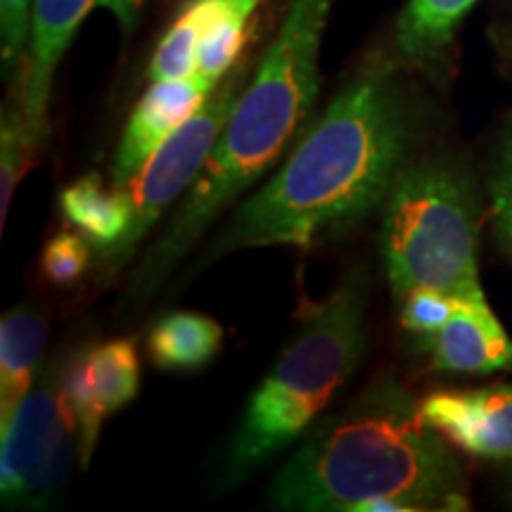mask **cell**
Segmentation results:
<instances>
[{
    "mask_svg": "<svg viewBox=\"0 0 512 512\" xmlns=\"http://www.w3.org/2000/svg\"><path fill=\"white\" fill-rule=\"evenodd\" d=\"M418 114L396 67L370 55L339 88L290 155L233 211L202 254L211 261L249 247H316L366 221L408 169Z\"/></svg>",
    "mask_w": 512,
    "mask_h": 512,
    "instance_id": "cell-1",
    "label": "cell"
},
{
    "mask_svg": "<svg viewBox=\"0 0 512 512\" xmlns=\"http://www.w3.org/2000/svg\"><path fill=\"white\" fill-rule=\"evenodd\" d=\"M411 394L382 373L311 427L273 479L278 510L363 512L377 501L463 510V472Z\"/></svg>",
    "mask_w": 512,
    "mask_h": 512,
    "instance_id": "cell-2",
    "label": "cell"
},
{
    "mask_svg": "<svg viewBox=\"0 0 512 512\" xmlns=\"http://www.w3.org/2000/svg\"><path fill=\"white\" fill-rule=\"evenodd\" d=\"M335 0H290L278 36L247 81L214 150L174 219L128 283L126 299L145 304L211 223L259 183L304 126L320 91V46Z\"/></svg>",
    "mask_w": 512,
    "mask_h": 512,
    "instance_id": "cell-3",
    "label": "cell"
},
{
    "mask_svg": "<svg viewBox=\"0 0 512 512\" xmlns=\"http://www.w3.org/2000/svg\"><path fill=\"white\" fill-rule=\"evenodd\" d=\"M368 280L349 273L313 304L259 387L230 439L226 482L240 484L311 430L356 375L368 347Z\"/></svg>",
    "mask_w": 512,
    "mask_h": 512,
    "instance_id": "cell-4",
    "label": "cell"
},
{
    "mask_svg": "<svg viewBox=\"0 0 512 512\" xmlns=\"http://www.w3.org/2000/svg\"><path fill=\"white\" fill-rule=\"evenodd\" d=\"M380 249L396 299L420 287L486 299L475 192L458 166L432 159L403 171L384 202Z\"/></svg>",
    "mask_w": 512,
    "mask_h": 512,
    "instance_id": "cell-5",
    "label": "cell"
},
{
    "mask_svg": "<svg viewBox=\"0 0 512 512\" xmlns=\"http://www.w3.org/2000/svg\"><path fill=\"white\" fill-rule=\"evenodd\" d=\"M67 358H55L0 432V496L5 508H41L64 484L79 448V427L64 392Z\"/></svg>",
    "mask_w": 512,
    "mask_h": 512,
    "instance_id": "cell-6",
    "label": "cell"
},
{
    "mask_svg": "<svg viewBox=\"0 0 512 512\" xmlns=\"http://www.w3.org/2000/svg\"><path fill=\"white\" fill-rule=\"evenodd\" d=\"M249 69L240 64L233 69L219 88H214L207 102L197 110L166 143L155 152L140 174L128 185V195L133 202L131 228L112 252L100 254L102 268L107 275H114L131 259L133 252L152 226L162 219L166 209L174 204L207 164V159L219 140L223 126L238 105L242 91L247 86Z\"/></svg>",
    "mask_w": 512,
    "mask_h": 512,
    "instance_id": "cell-7",
    "label": "cell"
},
{
    "mask_svg": "<svg viewBox=\"0 0 512 512\" xmlns=\"http://www.w3.org/2000/svg\"><path fill=\"white\" fill-rule=\"evenodd\" d=\"M214 88V83L200 74L176 81H152L124 128L112 164V185L128 188L159 147L207 102Z\"/></svg>",
    "mask_w": 512,
    "mask_h": 512,
    "instance_id": "cell-8",
    "label": "cell"
},
{
    "mask_svg": "<svg viewBox=\"0 0 512 512\" xmlns=\"http://www.w3.org/2000/svg\"><path fill=\"white\" fill-rule=\"evenodd\" d=\"M93 8H98V0H34L17 105L38 147L48 136V105L57 64Z\"/></svg>",
    "mask_w": 512,
    "mask_h": 512,
    "instance_id": "cell-9",
    "label": "cell"
},
{
    "mask_svg": "<svg viewBox=\"0 0 512 512\" xmlns=\"http://www.w3.org/2000/svg\"><path fill=\"white\" fill-rule=\"evenodd\" d=\"M420 413L460 451L479 458H512V384L430 394L420 401Z\"/></svg>",
    "mask_w": 512,
    "mask_h": 512,
    "instance_id": "cell-10",
    "label": "cell"
},
{
    "mask_svg": "<svg viewBox=\"0 0 512 512\" xmlns=\"http://www.w3.org/2000/svg\"><path fill=\"white\" fill-rule=\"evenodd\" d=\"M425 337L432 366L441 373L489 375L512 368V339L486 299H460L444 328Z\"/></svg>",
    "mask_w": 512,
    "mask_h": 512,
    "instance_id": "cell-11",
    "label": "cell"
},
{
    "mask_svg": "<svg viewBox=\"0 0 512 512\" xmlns=\"http://www.w3.org/2000/svg\"><path fill=\"white\" fill-rule=\"evenodd\" d=\"M48 342V316L36 302H22L0 320V432L10 425L34 387Z\"/></svg>",
    "mask_w": 512,
    "mask_h": 512,
    "instance_id": "cell-12",
    "label": "cell"
},
{
    "mask_svg": "<svg viewBox=\"0 0 512 512\" xmlns=\"http://www.w3.org/2000/svg\"><path fill=\"white\" fill-rule=\"evenodd\" d=\"M60 209L72 226L100 254L112 252L131 228L133 202L126 188H107L98 174H88L62 190Z\"/></svg>",
    "mask_w": 512,
    "mask_h": 512,
    "instance_id": "cell-13",
    "label": "cell"
},
{
    "mask_svg": "<svg viewBox=\"0 0 512 512\" xmlns=\"http://www.w3.org/2000/svg\"><path fill=\"white\" fill-rule=\"evenodd\" d=\"M223 328L214 318L192 311L166 313L147 335V354L166 373H195L221 351Z\"/></svg>",
    "mask_w": 512,
    "mask_h": 512,
    "instance_id": "cell-14",
    "label": "cell"
},
{
    "mask_svg": "<svg viewBox=\"0 0 512 512\" xmlns=\"http://www.w3.org/2000/svg\"><path fill=\"white\" fill-rule=\"evenodd\" d=\"M264 0H204L207 5V22L197 43L195 74L209 83L226 79L238 60L249 19Z\"/></svg>",
    "mask_w": 512,
    "mask_h": 512,
    "instance_id": "cell-15",
    "label": "cell"
},
{
    "mask_svg": "<svg viewBox=\"0 0 512 512\" xmlns=\"http://www.w3.org/2000/svg\"><path fill=\"white\" fill-rule=\"evenodd\" d=\"M477 0H408L396 27V46L408 60L430 62L451 46L453 34Z\"/></svg>",
    "mask_w": 512,
    "mask_h": 512,
    "instance_id": "cell-16",
    "label": "cell"
},
{
    "mask_svg": "<svg viewBox=\"0 0 512 512\" xmlns=\"http://www.w3.org/2000/svg\"><path fill=\"white\" fill-rule=\"evenodd\" d=\"M86 370L95 406L110 418L128 406L140 389V358L133 337H119L86 349Z\"/></svg>",
    "mask_w": 512,
    "mask_h": 512,
    "instance_id": "cell-17",
    "label": "cell"
},
{
    "mask_svg": "<svg viewBox=\"0 0 512 512\" xmlns=\"http://www.w3.org/2000/svg\"><path fill=\"white\" fill-rule=\"evenodd\" d=\"M204 22H207L204 0H188L152 55L150 69H147L150 81H176L195 74L197 43H200Z\"/></svg>",
    "mask_w": 512,
    "mask_h": 512,
    "instance_id": "cell-18",
    "label": "cell"
},
{
    "mask_svg": "<svg viewBox=\"0 0 512 512\" xmlns=\"http://www.w3.org/2000/svg\"><path fill=\"white\" fill-rule=\"evenodd\" d=\"M36 150L38 143L31 136L19 105L5 110L0 126V226H5L12 195Z\"/></svg>",
    "mask_w": 512,
    "mask_h": 512,
    "instance_id": "cell-19",
    "label": "cell"
},
{
    "mask_svg": "<svg viewBox=\"0 0 512 512\" xmlns=\"http://www.w3.org/2000/svg\"><path fill=\"white\" fill-rule=\"evenodd\" d=\"M489 197L496 240L512 261V121L505 126L501 143L496 147L494 166L489 174Z\"/></svg>",
    "mask_w": 512,
    "mask_h": 512,
    "instance_id": "cell-20",
    "label": "cell"
},
{
    "mask_svg": "<svg viewBox=\"0 0 512 512\" xmlns=\"http://www.w3.org/2000/svg\"><path fill=\"white\" fill-rule=\"evenodd\" d=\"M88 266H91L88 242L69 230L55 233L41 252V273L55 287L76 285L88 271Z\"/></svg>",
    "mask_w": 512,
    "mask_h": 512,
    "instance_id": "cell-21",
    "label": "cell"
},
{
    "mask_svg": "<svg viewBox=\"0 0 512 512\" xmlns=\"http://www.w3.org/2000/svg\"><path fill=\"white\" fill-rule=\"evenodd\" d=\"M460 299L463 297H453V294L430 290V287L411 290L399 299L401 325L406 330L418 332V335H434L453 318Z\"/></svg>",
    "mask_w": 512,
    "mask_h": 512,
    "instance_id": "cell-22",
    "label": "cell"
},
{
    "mask_svg": "<svg viewBox=\"0 0 512 512\" xmlns=\"http://www.w3.org/2000/svg\"><path fill=\"white\" fill-rule=\"evenodd\" d=\"M31 8L34 0H0V55L5 79H15L27 55Z\"/></svg>",
    "mask_w": 512,
    "mask_h": 512,
    "instance_id": "cell-23",
    "label": "cell"
},
{
    "mask_svg": "<svg viewBox=\"0 0 512 512\" xmlns=\"http://www.w3.org/2000/svg\"><path fill=\"white\" fill-rule=\"evenodd\" d=\"M145 0H98V8L110 10L114 19L119 22L121 34H133L136 29L140 10H143Z\"/></svg>",
    "mask_w": 512,
    "mask_h": 512,
    "instance_id": "cell-24",
    "label": "cell"
}]
</instances>
